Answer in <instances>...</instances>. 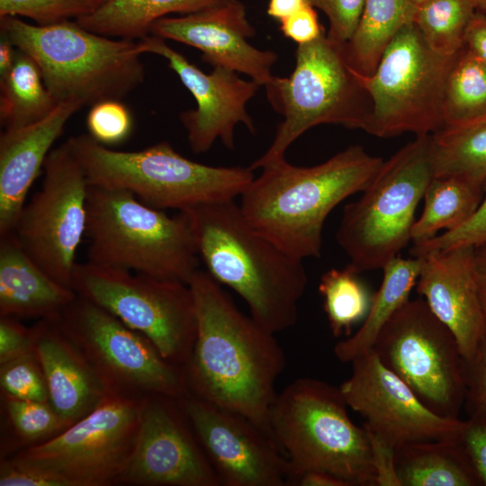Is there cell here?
<instances>
[{"label":"cell","mask_w":486,"mask_h":486,"mask_svg":"<svg viewBox=\"0 0 486 486\" xmlns=\"http://www.w3.org/2000/svg\"><path fill=\"white\" fill-rule=\"evenodd\" d=\"M383 162L359 145L313 166H297L284 158L262 168L238 205L249 224L286 253L302 260L319 257L328 214L364 191Z\"/></svg>","instance_id":"2"},{"label":"cell","mask_w":486,"mask_h":486,"mask_svg":"<svg viewBox=\"0 0 486 486\" xmlns=\"http://www.w3.org/2000/svg\"><path fill=\"white\" fill-rule=\"evenodd\" d=\"M420 268L421 258L418 256H398L385 265L381 286L373 296L364 323L354 335L340 340L334 347V355L340 362L351 363L372 350L382 327L409 301Z\"/></svg>","instance_id":"26"},{"label":"cell","mask_w":486,"mask_h":486,"mask_svg":"<svg viewBox=\"0 0 486 486\" xmlns=\"http://www.w3.org/2000/svg\"><path fill=\"white\" fill-rule=\"evenodd\" d=\"M456 54L435 52L414 22L404 26L372 75L355 71L372 101L364 131L388 138L405 132L431 135L441 130L444 89Z\"/></svg>","instance_id":"12"},{"label":"cell","mask_w":486,"mask_h":486,"mask_svg":"<svg viewBox=\"0 0 486 486\" xmlns=\"http://www.w3.org/2000/svg\"><path fill=\"white\" fill-rule=\"evenodd\" d=\"M477 11L486 14V0H473Z\"/></svg>","instance_id":"52"},{"label":"cell","mask_w":486,"mask_h":486,"mask_svg":"<svg viewBox=\"0 0 486 486\" xmlns=\"http://www.w3.org/2000/svg\"><path fill=\"white\" fill-rule=\"evenodd\" d=\"M465 397L469 416L486 412V332L472 356L464 360Z\"/></svg>","instance_id":"41"},{"label":"cell","mask_w":486,"mask_h":486,"mask_svg":"<svg viewBox=\"0 0 486 486\" xmlns=\"http://www.w3.org/2000/svg\"><path fill=\"white\" fill-rule=\"evenodd\" d=\"M306 1L327 15L329 23L328 38L340 44H346L351 40L359 24L364 0Z\"/></svg>","instance_id":"40"},{"label":"cell","mask_w":486,"mask_h":486,"mask_svg":"<svg viewBox=\"0 0 486 486\" xmlns=\"http://www.w3.org/2000/svg\"><path fill=\"white\" fill-rule=\"evenodd\" d=\"M0 486H68L48 471L6 456L0 462Z\"/></svg>","instance_id":"43"},{"label":"cell","mask_w":486,"mask_h":486,"mask_svg":"<svg viewBox=\"0 0 486 486\" xmlns=\"http://www.w3.org/2000/svg\"><path fill=\"white\" fill-rule=\"evenodd\" d=\"M1 393L29 400L50 401L42 368L31 353L0 364Z\"/></svg>","instance_id":"37"},{"label":"cell","mask_w":486,"mask_h":486,"mask_svg":"<svg viewBox=\"0 0 486 486\" xmlns=\"http://www.w3.org/2000/svg\"><path fill=\"white\" fill-rule=\"evenodd\" d=\"M435 177L431 135L417 136L384 161L378 174L347 203L336 234L357 273L382 269L411 240L415 212Z\"/></svg>","instance_id":"9"},{"label":"cell","mask_w":486,"mask_h":486,"mask_svg":"<svg viewBox=\"0 0 486 486\" xmlns=\"http://www.w3.org/2000/svg\"><path fill=\"white\" fill-rule=\"evenodd\" d=\"M184 212L207 273L243 299L251 317L268 331L292 327L308 284L303 260L252 227L235 200Z\"/></svg>","instance_id":"3"},{"label":"cell","mask_w":486,"mask_h":486,"mask_svg":"<svg viewBox=\"0 0 486 486\" xmlns=\"http://www.w3.org/2000/svg\"><path fill=\"white\" fill-rule=\"evenodd\" d=\"M416 11L411 0H364L357 29L343 45L350 67L361 75H372L396 34L414 22Z\"/></svg>","instance_id":"28"},{"label":"cell","mask_w":486,"mask_h":486,"mask_svg":"<svg viewBox=\"0 0 486 486\" xmlns=\"http://www.w3.org/2000/svg\"><path fill=\"white\" fill-rule=\"evenodd\" d=\"M280 31L284 36L298 45L311 42L324 32L317 13L310 4L280 21Z\"/></svg>","instance_id":"45"},{"label":"cell","mask_w":486,"mask_h":486,"mask_svg":"<svg viewBox=\"0 0 486 486\" xmlns=\"http://www.w3.org/2000/svg\"><path fill=\"white\" fill-rule=\"evenodd\" d=\"M351 266L325 272L319 284L323 307L334 337L349 336L352 327L364 319L373 296Z\"/></svg>","instance_id":"33"},{"label":"cell","mask_w":486,"mask_h":486,"mask_svg":"<svg viewBox=\"0 0 486 486\" xmlns=\"http://www.w3.org/2000/svg\"><path fill=\"white\" fill-rule=\"evenodd\" d=\"M139 40L143 54H156L167 61L196 101L195 109L180 114L193 152L208 151L217 140L227 148H234V132L238 123H243L251 133L256 132L246 106L257 92V83L243 79L238 73L222 67L204 73L158 36L148 34Z\"/></svg>","instance_id":"19"},{"label":"cell","mask_w":486,"mask_h":486,"mask_svg":"<svg viewBox=\"0 0 486 486\" xmlns=\"http://www.w3.org/2000/svg\"><path fill=\"white\" fill-rule=\"evenodd\" d=\"M96 1H97V3H98V5H99V4H102L104 0H96Z\"/></svg>","instance_id":"55"},{"label":"cell","mask_w":486,"mask_h":486,"mask_svg":"<svg viewBox=\"0 0 486 486\" xmlns=\"http://www.w3.org/2000/svg\"><path fill=\"white\" fill-rule=\"evenodd\" d=\"M475 266L482 285H486V245L475 248Z\"/></svg>","instance_id":"51"},{"label":"cell","mask_w":486,"mask_h":486,"mask_svg":"<svg viewBox=\"0 0 486 486\" xmlns=\"http://www.w3.org/2000/svg\"><path fill=\"white\" fill-rule=\"evenodd\" d=\"M417 6H418L419 4L425 3L426 1L428 0H411Z\"/></svg>","instance_id":"54"},{"label":"cell","mask_w":486,"mask_h":486,"mask_svg":"<svg viewBox=\"0 0 486 486\" xmlns=\"http://www.w3.org/2000/svg\"><path fill=\"white\" fill-rule=\"evenodd\" d=\"M98 6L96 0H0V17L23 16L38 25L78 19Z\"/></svg>","instance_id":"36"},{"label":"cell","mask_w":486,"mask_h":486,"mask_svg":"<svg viewBox=\"0 0 486 486\" xmlns=\"http://www.w3.org/2000/svg\"><path fill=\"white\" fill-rule=\"evenodd\" d=\"M431 157L435 177L454 176L483 186L486 115L431 134Z\"/></svg>","instance_id":"31"},{"label":"cell","mask_w":486,"mask_h":486,"mask_svg":"<svg viewBox=\"0 0 486 486\" xmlns=\"http://www.w3.org/2000/svg\"><path fill=\"white\" fill-rule=\"evenodd\" d=\"M464 46L486 65V14L477 11L465 35Z\"/></svg>","instance_id":"47"},{"label":"cell","mask_w":486,"mask_h":486,"mask_svg":"<svg viewBox=\"0 0 486 486\" xmlns=\"http://www.w3.org/2000/svg\"><path fill=\"white\" fill-rule=\"evenodd\" d=\"M43 171L41 186L24 204L13 232L46 273L72 288L86 230L89 184L67 141L50 152Z\"/></svg>","instance_id":"15"},{"label":"cell","mask_w":486,"mask_h":486,"mask_svg":"<svg viewBox=\"0 0 486 486\" xmlns=\"http://www.w3.org/2000/svg\"><path fill=\"white\" fill-rule=\"evenodd\" d=\"M83 106L76 99L59 103L44 119L0 135V235L14 230L31 186L43 169L52 145Z\"/></svg>","instance_id":"22"},{"label":"cell","mask_w":486,"mask_h":486,"mask_svg":"<svg viewBox=\"0 0 486 486\" xmlns=\"http://www.w3.org/2000/svg\"><path fill=\"white\" fill-rule=\"evenodd\" d=\"M180 402L221 486L288 485L287 458L264 429L189 392Z\"/></svg>","instance_id":"18"},{"label":"cell","mask_w":486,"mask_h":486,"mask_svg":"<svg viewBox=\"0 0 486 486\" xmlns=\"http://www.w3.org/2000/svg\"><path fill=\"white\" fill-rule=\"evenodd\" d=\"M148 34L194 47L212 67L245 74L259 86L274 77L272 68L278 56L248 41L256 31L238 0H223L193 14L160 18L152 23Z\"/></svg>","instance_id":"20"},{"label":"cell","mask_w":486,"mask_h":486,"mask_svg":"<svg viewBox=\"0 0 486 486\" xmlns=\"http://www.w3.org/2000/svg\"><path fill=\"white\" fill-rule=\"evenodd\" d=\"M52 320L108 394L179 399L188 393L184 366L166 360L148 338L95 303L76 295Z\"/></svg>","instance_id":"11"},{"label":"cell","mask_w":486,"mask_h":486,"mask_svg":"<svg viewBox=\"0 0 486 486\" xmlns=\"http://www.w3.org/2000/svg\"><path fill=\"white\" fill-rule=\"evenodd\" d=\"M119 484L221 486L180 398H143L135 447Z\"/></svg>","instance_id":"16"},{"label":"cell","mask_w":486,"mask_h":486,"mask_svg":"<svg viewBox=\"0 0 486 486\" xmlns=\"http://www.w3.org/2000/svg\"><path fill=\"white\" fill-rule=\"evenodd\" d=\"M486 115V65L467 47L456 54L443 95L444 127Z\"/></svg>","instance_id":"32"},{"label":"cell","mask_w":486,"mask_h":486,"mask_svg":"<svg viewBox=\"0 0 486 486\" xmlns=\"http://www.w3.org/2000/svg\"><path fill=\"white\" fill-rule=\"evenodd\" d=\"M372 350L431 411L459 418L465 397L464 359L454 334L423 298L397 310Z\"/></svg>","instance_id":"13"},{"label":"cell","mask_w":486,"mask_h":486,"mask_svg":"<svg viewBox=\"0 0 486 486\" xmlns=\"http://www.w3.org/2000/svg\"><path fill=\"white\" fill-rule=\"evenodd\" d=\"M351 364L350 377L339 386L345 400L364 419L365 430L391 447L453 437L461 431L464 420L431 411L373 350Z\"/></svg>","instance_id":"17"},{"label":"cell","mask_w":486,"mask_h":486,"mask_svg":"<svg viewBox=\"0 0 486 486\" xmlns=\"http://www.w3.org/2000/svg\"><path fill=\"white\" fill-rule=\"evenodd\" d=\"M1 37L28 54L58 103L121 100L144 81L140 40L101 35L69 20L50 25L0 17Z\"/></svg>","instance_id":"4"},{"label":"cell","mask_w":486,"mask_h":486,"mask_svg":"<svg viewBox=\"0 0 486 486\" xmlns=\"http://www.w3.org/2000/svg\"><path fill=\"white\" fill-rule=\"evenodd\" d=\"M483 197V186L449 176L434 177L423 199L424 208L411 230L414 245L424 243L441 230H453L475 212Z\"/></svg>","instance_id":"30"},{"label":"cell","mask_w":486,"mask_h":486,"mask_svg":"<svg viewBox=\"0 0 486 486\" xmlns=\"http://www.w3.org/2000/svg\"><path fill=\"white\" fill-rule=\"evenodd\" d=\"M87 261L188 284L200 256L186 212L175 216L128 191L89 185Z\"/></svg>","instance_id":"6"},{"label":"cell","mask_w":486,"mask_h":486,"mask_svg":"<svg viewBox=\"0 0 486 486\" xmlns=\"http://www.w3.org/2000/svg\"><path fill=\"white\" fill-rule=\"evenodd\" d=\"M343 45L324 32L298 45L292 73L288 77L274 76L265 86L270 105L284 120L270 147L249 166L252 170L284 159L288 148L317 125L365 130L372 101L348 64Z\"/></svg>","instance_id":"8"},{"label":"cell","mask_w":486,"mask_h":486,"mask_svg":"<svg viewBox=\"0 0 486 486\" xmlns=\"http://www.w3.org/2000/svg\"><path fill=\"white\" fill-rule=\"evenodd\" d=\"M366 433L370 441L377 486H400L394 464L395 449L368 431Z\"/></svg>","instance_id":"46"},{"label":"cell","mask_w":486,"mask_h":486,"mask_svg":"<svg viewBox=\"0 0 486 486\" xmlns=\"http://www.w3.org/2000/svg\"><path fill=\"white\" fill-rule=\"evenodd\" d=\"M143 398L107 394L73 425L11 456L56 474L68 486L119 484L135 447Z\"/></svg>","instance_id":"14"},{"label":"cell","mask_w":486,"mask_h":486,"mask_svg":"<svg viewBox=\"0 0 486 486\" xmlns=\"http://www.w3.org/2000/svg\"><path fill=\"white\" fill-rule=\"evenodd\" d=\"M458 439L481 486H486V412L471 415L464 420Z\"/></svg>","instance_id":"42"},{"label":"cell","mask_w":486,"mask_h":486,"mask_svg":"<svg viewBox=\"0 0 486 486\" xmlns=\"http://www.w3.org/2000/svg\"><path fill=\"white\" fill-rule=\"evenodd\" d=\"M481 299H482V307L486 313V285L481 284Z\"/></svg>","instance_id":"53"},{"label":"cell","mask_w":486,"mask_h":486,"mask_svg":"<svg viewBox=\"0 0 486 486\" xmlns=\"http://www.w3.org/2000/svg\"><path fill=\"white\" fill-rule=\"evenodd\" d=\"M476 12L473 0H428L417 6L414 23L431 50L453 56L464 48Z\"/></svg>","instance_id":"34"},{"label":"cell","mask_w":486,"mask_h":486,"mask_svg":"<svg viewBox=\"0 0 486 486\" xmlns=\"http://www.w3.org/2000/svg\"><path fill=\"white\" fill-rule=\"evenodd\" d=\"M0 122L4 130L35 123L59 104L48 90L35 61L18 49L11 69L0 77Z\"/></svg>","instance_id":"29"},{"label":"cell","mask_w":486,"mask_h":486,"mask_svg":"<svg viewBox=\"0 0 486 486\" xmlns=\"http://www.w3.org/2000/svg\"><path fill=\"white\" fill-rule=\"evenodd\" d=\"M88 134L104 146L123 142L131 133L130 110L121 100H104L91 106L86 117Z\"/></svg>","instance_id":"38"},{"label":"cell","mask_w":486,"mask_h":486,"mask_svg":"<svg viewBox=\"0 0 486 486\" xmlns=\"http://www.w3.org/2000/svg\"><path fill=\"white\" fill-rule=\"evenodd\" d=\"M71 287L148 338L166 360L185 365L197 335L188 284L86 261L76 263Z\"/></svg>","instance_id":"10"},{"label":"cell","mask_w":486,"mask_h":486,"mask_svg":"<svg viewBox=\"0 0 486 486\" xmlns=\"http://www.w3.org/2000/svg\"><path fill=\"white\" fill-rule=\"evenodd\" d=\"M188 284L197 313L196 339L184 366L188 392L248 418L273 437L275 382L286 366L275 334L240 311L207 272L198 269Z\"/></svg>","instance_id":"1"},{"label":"cell","mask_w":486,"mask_h":486,"mask_svg":"<svg viewBox=\"0 0 486 486\" xmlns=\"http://www.w3.org/2000/svg\"><path fill=\"white\" fill-rule=\"evenodd\" d=\"M76 297L31 257L13 231L0 235V316L54 319Z\"/></svg>","instance_id":"24"},{"label":"cell","mask_w":486,"mask_h":486,"mask_svg":"<svg viewBox=\"0 0 486 486\" xmlns=\"http://www.w3.org/2000/svg\"><path fill=\"white\" fill-rule=\"evenodd\" d=\"M32 328L24 326L20 319L0 316V364L33 353Z\"/></svg>","instance_id":"44"},{"label":"cell","mask_w":486,"mask_h":486,"mask_svg":"<svg viewBox=\"0 0 486 486\" xmlns=\"http://www.w3.org/2000/svg\"><path fill=\"white\" fill-rule=\"evenodd\" d=\"M309 4L306 0H269L267 14L279 22Z\"/></svg>","instance_id":"49"},{"label":"cell","mask_w":486,"mask_h":486,"mask_svg":"<svg viewBox=\"0 0 486 486\" xmlns=\"http://www.w3.org/2000/svg\"><path fill=\"white\" fill-rule=\"evenodd\" d=\"M288 485L298 486H348L340 478L322 471L302 472L289 479Z\"/></svg>","instance_id":"48"},{"label":"cell","mask_w":486,"mask_h":486,"mask_svg":"<svg viewBox=\"0 0 486 486\" xmlns=\"http://www.w3.org/2000/svg\"><path fill=\"white\" fill-rule=\"evenodd\" d=\"M223 0H104L76 22L93 32L122 39H141L157 20L171 14H193Z\"/></svg>","instance_id":"27"},{"label":"cell","mask_w":486,"mask_h":486,"mask_svg":"<svg viewBox=\"0 0 486 486\" xmlns=\"http://www.w3.org/2000/svg\"><path fill=\"white\" fill-rule=\"evenodd\" d=\"M475 248L457 247L422 256L417 291L454 334L468 360L486 332V313L475 266Z\"/></svg>","instance_id":"21"},{"label":"cell","mask_w":486,"mask_h":486,"mask_svg":"<svg viewBox=\"0 0 486 486\" xmlns=\"http://www.w3.org/2000/svg\"><path fill=\"white\" fill-rule=\"evenodd\" d=\"M89 185L131 193L147 205L178 212L235 200L254 179L241 166H212L190 160L167 141L138 151L109 148L89 134L66 140Z\"/></svg>","instance_id":"5"},{"label":"cell","mask_w":486,"mask_h":486,"mask_svg":"<svg viewBox=\"0 0 486 486\" xmlns=\"http://www.w3.org/2000/svg\"><path fill=\"white\" fill-rule=\"evenodd\" d=\"M339 387L303 377L277 394L271 433L287 458L289 479L302 472L331 473L348 486H377L368 435L349 418Z\"/></svg>","instance_id":"7"},{"label":"cell","mask_w":486,"mask_h":486,"mask_svg":"<svg viewBox=\"0 0 486 486\" xmlns=\"http://www.w3.org/2000/svg\"><path fill=\"white\" fill-rule=\"evenodd\" d=\"M394 464L400 486H481L458 435L403 445Z\"/></svg>","instance_id":"25"},{"label":"cell","mask_w":486,"mask_h":486,"mask_svg":"<svg viewBox=\"0 0 486 486\" xmlns=\"http://www.w3.org/2000/svg\"><path fill=\"white\" fill-rule=\"evenodd\" d=\"M16 53V48L6 39L1 37L0 40V77L11 69Z\"/></svg>","instance_id":"50"},{"label":"cell","mask_w":486,"mask_h":486,"mask_svg":"<svg viewBox=\"0 0 486 486\" xmlns=\"http://www.w3.org/2000/svg\"><path fill=\"white\" fill-rule=\"evenodd\" d=\"M32 328L33 352L46 379L50 403L67 428L93 411L108 393L52 319L40 320Z\"/></svg>","instance_id":"23"},{"label":"cell","mask_w":486,"mask_h":486,"mask_svg":"<svg viewBox=\"0 0 486 486\" xmlns=\"http://www.w3.org/2000/svg\"><path fill=\"white\" fill-rule=\"evenodd\" d=\"M486 245V180L483 184V197L475 212L458 228L444 232L435 238L413 245L410 249L412 256L446 250L457 247L480 248Z\"/></svg>","instance_id":"39"},{"label":"cell","mask_w":486,"mask_h":486,"mask_svg":"<svg viewBox=\"0 0 486 486\" xmlns=\"http://www.w3.org/2000/svg\"><path fill=\"white\" fill-rule=\"evenodd\" d=\"M1 395L5 424L20 450L42 443L66 428L50 401Z\"/></svg>","instance_id":"35"}]
</instances>
